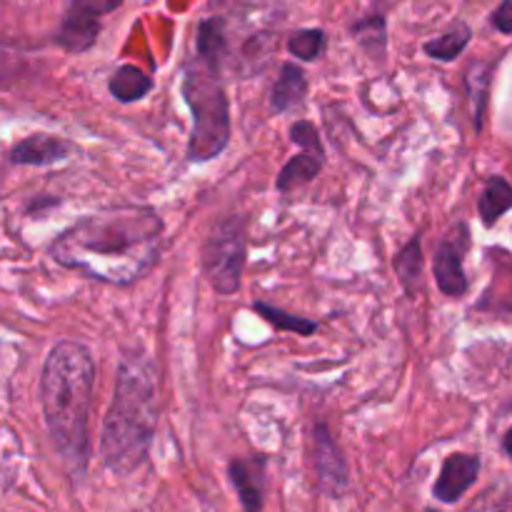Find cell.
Segmentation results:
<instances>
[{
    "instance_id": "e0dca14e",
    "label": "cell",
    "mask_w": 512,
    "mask_h": 512,
    "mask_svg": "<svg viewBox=\"0 0 512 512\" xmlns=\"http://www.w3.org/2000/svg\"><path fill=\"white\" fill-rule=\"evenodd\" d=\"M470 38H473V30L465 23L453 25L448 33H443L440 38H433L425 43V53L433 60H440V63H450V60L458 58L465 48H468Z\"/></svg>"
},
{
    "instance_id": "4316f807",
    "label": "cell",
    "mask_w": 512,
    "mask_h": 512,
    "mask_svg": "<svg viewBox=\"0 0 512 512\" xmlns=\"http://www.w3.org/2000/svg\"><path fill=\"white\" fill-rule=\"evenodd\" d=\"M503 448H505V453H508V455H510V460H512V428L508 430V435H505Z\"/></svg>"
},
{
    "instance_id": "ac0fdd59",
    "label": "cell",
    "mask_w": 512,
    "mask_h": 512,
    "mask_svg": "<svg viewBox=\"0 0 512 512\" xmlns=\"http://www.w3.org/2000/svg\"><path fill=\"white\" fill-rule=\"evenodd\" d=\"M393 268L398 273L400 283H403L405 293L415 295V285H418L420 273H423V248H420L418 235L413 240H408V245L395 255Z\"/></svg>"
},
{
    "instance_id": "ffe728a7",
    "label": "cell",
    "mask_w": 512,
    "mask_h": 512,
    "mask_svg": "<svg viewBox=\"0 0 512 512\" xmlns=\"http://www.w3.org/2000/svg\"><path fill=\"white\" fill-rule=\"evenodd\" d=\"M253 310L260 315V318L268 320L275 330H288V333L298 335H313L318 330V325L308 318H300V315L285 313V310L275 308V305L268 303H253Z\"/></svg>"
},
{
    "instance_id": "5b68a950",
    "label": "cell",
    "mask_w": 512,
    "mask_h": 512,
    "mask_svg": "<svg viewBox=\"0 0 512 512\" xmlns=\"http://www.w3.org/2000/svg\"><path fill=\"white\" fill-rule=\"evenodd\" d=\"M245 255H248V228L238 215L218 220L205 235L203 250V273L215 293L235 295L240 290L243 278Z\"/></svg>"
},
{
    "instance_id": "277c9868",
    "label": "cell",
    "mask_w": 512,
    "mask_h": 512,
    "mask_svg": "<svg viewBox=\"0 0 512 512\" xmlns=\"http://www.w3.org/2000/svg\"><path fill=\"white\" fill-rule=\"evenodd\" d=\"M183 98L193 113L188 160L208 163L230 143V103L218 73L205 65H190L183 75Z\"/></svg>"
},
{
    "instance_id": "603a6c76",
    "label": "cell",
    "mask_w": 512,
    "mask_h": 512,
    "mask_svg": "<svg viewBox=\"0 0 512 512\" xmlns=\"http://www.w3.org/2000/svg\"><path fill=\"white\" fill-rule=\"evenodd\" d=\"M465 512H512V488L505 483L490 485Z\"/></svg>"
},
{
    "instance_id": "6da1fadb",
    "label": "cell",
    "mask_w": 512,
    "mask_h": 512,
    "mask_svg": "<svg viewBox=\"0 0 512 512\" xmlns=\"http://www.w3.org/2000/svg\"><path fill=\"white\" fill-rule=\"evenodd\" d=\"M163 243V220L148 205H115L85 215L50 245L63 268L110 285H130L150 273Z\"/></svg>"
},
{
    "instance_id": "30bf717a",
    "label": "cell",
    "mask_w": 512,
    "mask_h": 512,
    "mask_svg": "<svg viewBox=\"0 0 512 512\" xmlns=\"http://www.w3.org/2000/svg\"><path fill=\"white\" fill-rule=\"evenodd\" d=\"M230 480L238 493L245 512H263V488H265V460L235 458L228 465Z\"/></svg>"
},
{
    "instance_id": "8fae6325",
    "label": "cell",
    "mask_w": 512,
    "mask_h": 512,
    "mask_svg": "<svg viewBox=\"0 0 512 512\" xmlns=\"http://www.w3.org/2000/svg\"><path fill=\"white\" fill-rule=\"evenodd\" d=\"M70 153H73V143L68 140L58 138V135L35 133L13 145L10 160L15 165H53L68 158Z\"/></svg>"
},
{
    "instance_id": "9c48e42d",
    "label": "cell",
    "mask_w": 512,
    "mask_h": 512,
    "mask_svg": "<svg viewBox=\"0 0 512 512\" xmlns=\"http://www.w3.org/2000/svg\"><path fill=\"white\" fill-rule=\"evenodd\" d=\"M480 473V458L478 455H465L455 453L445 460L443 470H440V478L435 483L433 493L440 503H458L473 483L478 480Z\"/></svg>"
},
{
    "instance_id": "8992f818",
    "label": "cell",
    "mask_w": 512,
    "mask_h": 512,
    "mask_svg": "<svg viewBox=\"0 0 512 512\" xmlns=\"http://www.w3.org/2000/svg\"><path fill=\"white\" fill-rule=\"evenodd\" d=\"M313 470L320 493L330 495V498H340L348 490V463H345L338 440L333 438L330 428L323 423L313 428Z\"/></svg>"
},
{
    "instance_id": "2e32d148",
    "label": "cell",
    "mask_w": 512,
    "mask_h": 512,
    "mask_svg": "<svg viewBox=\"0 0 512 512\" xmlns=\"http://www.w3.org/2000/svg\"><path fill=\"white\" fill-rule=\"evenodd\" d=\"M512 208V185L505 178H490L478 203L480 220L485 225H495Z\"/></svg>"
},
{
    "instance_id": "7402d4cb",
    "label": "cell",
    "mask_w": 512,
    "mask_h": 512,
    "mask_svg": "<svg viewBox=\"0 0 512 512\" xmlns=\"http://www.w3.org/2000/svg\"><path fill=\"white\" fill-rule=\"evenodd\" d=\"M288 50L298 60H305V63H313V60H318L320 55H323V50H325V33H323V30H318V28L298 30V33L290 35Z\"/></svg>"
},
{
    "instance_id": "cb8c5ba5",
    "label": "cell",
    "mask_w": 512,
    "mask_h": 512,
    "mask_svg": "<svg viewBox=\"0 0 512 512\" xmlns=\"http://www.w3.org/2000/svg\"><path fill=\"white\" fill-rule=\"evenodd\" d=\"M290 140H293L303 153L325 155L318 130H315V125L308 123V120H298V123L290 125Z\"/></svg>"
},
{
    "instance_id": "9a60e30c",
    "label": "cell",
    "mask_w": 512,
    "mask_h": 512,
    "mask_svg": "<svg viewBox=\"0 0 512 512\" xmlns=\"http://www.w3.org/2000/svg\"><path fill=\"white\" fill-rule=\"evenodd\" d=\"M323 160L325 155H313V153H303L300 150L295 158H290L288 163L283 165L278 175V190L280 193H288V190L300 188V185H308L310 180H315L323 170Z\"/></svg>"
},
{
    "instance_id": "44dd1931",
    "label": "cell",
    "mask_w": 512,
    "mask_h": 512,
    "mask_svg": "<svg viewBox=\"0 0 512 512\" xmlns=\"http://www.w3.org/2000/svg\"><path fill=\"white\" fill-rule=\"evenodd\" d=\"M490 73H493V65L490 63H473L468 70V93H470V100H473L475 130L483 128V110H485V103H488Z\"/></svg>"
},
{
    "instance_id": "4fadbf2b",
    "label": "cell",
    "mask_w": 512,
    "mask_h": 512,
    "mask_svg": "<svg viewBox=\"0 0 512 512\" xmlns=\"http://www.w3.org/2000/svg\"><path fill=\"white\" fill-rule=\"evenodd\" d=\"M305 93H308L305 70L295 63H285L280 68L273 90H270V105H273L275 113H288V110L298 108L303 103Z\"/></svg>"
},
{
    "instance_id": "d6986e66",
    "label": "cell",
    "mask_w": 512,
    "mask_h": 512,
    "mask_svg": "<svg viewBox=\"0 0 512 512\" xmlns=\"http://www.w3.org/2000/svg\"><path fill=\"white\" fill-rule=\"evenodd\" d=\"M353 35L370 55H378L383 58L385 45H388V30H385V18L383 15H368V18L358 20L353 25Z\"/></svg>"
},
{
    "instance_id": "7a4b0ae2",
    "label": "cell",
    "mask_w": 512,
    "mask_h": 512,
    "mask_svg": "<svg viewBox=\"0 0 512 512\" xmlns=\"http://www.w3.org/2000/svg\"><path fill=\"white\" fill-rule=\"evenodd\" d=\"M95 363L75 340H60L48 353L40 378L45 425L60 460L73 475H83L90 460V410Z\"/></svg>"
},
{
    "instance_id": "ba28073f",
    "label": "cell",
    "mask_w": 512,
    "mask_h": 512,
    "mask_svg": "<svg viewBox=\"0 0 512 512\" xmlns=\"http://www.w3.org/2000/svg\"><path fill=\"white\" fill-rule=\"evenodd\" d=\"M465 248H468V228L460 225L458 238L450 235L435 250V280H438V288L450 298H460L468 290V278L463 270Z\"/></svg>"
},
{
    "instance_id": "484cf974",
    "label": "cell",
    "mask_w": 512,
    "mask_h": 512,
    "mask_svg": "<svg viewBox=\"0 0 512 512\" xmlns=\"http://www.w3.org/2000/svg\"><path fill=\"white\" fill-rule=\"evenodd\" d=\"M90 5H93V10L98 15H105V13H113L115 8H120V3L123 0H88Z\"/></svg>"
},
{
    "instance_id": "3957f363",
    "label": "cell",
    "mask_w": 512,
    "mask_h": 512,
    "mask_svg": "<svg viewBox=\"0 0 512 512\" xmlns=\"http://www.w3.org/2000/svg\"><path fill=\"white\" fill-rule=\"evenodd\" d=\"M158 428V373L153 360L138 350L123 353L115 373V390L100 435L105 468L133 473L148 458Z\"/></svg>"
},
{
    "instance_id": "d4e9b609",
    "label": "cell",
    "mask_w": 512,
    "mask_h": 512,
    "mask_svg": "<svg viewBox=\"0 0 512 512\" xmlns=\"http://www.w3.org/2000/svg\"><path fill=\"white\" fill-rule=\"evenodd\" d=\"M490 23H493L495 30H500L503 35H512V0H503V3L495 8V13L490 15Z\"/></svg>"
},
{
    "instance_id": "7c38bea8",
    "label": "cell",
    "mask_w": 512,
    "mask_h": 512,
    "mask_svg": "<svg viewBox=\"0 0 512 512\" xmlns=\"http://www.w3.org/2000/svg\"><path fill=\"white\" fill-rule=\"evenodd\" d=\"M195 50H198V63L220 75L223 60L228 55V28L223 18H205L198 25Z\"/></svg>"
},
{
    "instance_id": "52a82bcc",
    "label": "cell",
    "mask_w": 512,
    "mask_h": 512,
    "mask_svg": "<svg viewBox=\"0 0 512 512\" xmlns=\"http://www.w3.org/2000/svg\"><path fill=\"white\" fill-rule=\"evenodd\" d=\"M100 35V15L95 13L88 0H70V8L65 10L63 23L55 33V43L65 53H85L95 45Z\"/></svg>"
},
{
    "instance_id": "5bb4252c",
    "label": "cell",
    "mask_w": 512,
    "mask_h": 512,
    "mask_svg": "<svg viewBox=\"0 0 512 512\" xmlns=\"http://www.w3.org/2000/svg\"><path fill=\"white\" fill-rule=\"evenodd\" d=\"M108 88L118 103H135V100H143L153 90V78L140 68H135V65H120L110 75Z\"/></svg>"
}]
</instances>
